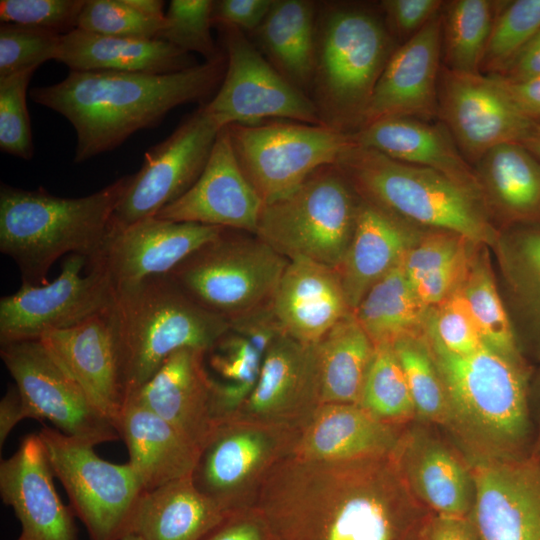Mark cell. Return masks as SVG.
<instances>
[{"label": "cell", "mask_w": 540, "mask_h": 540, "mask_svg": "<svg viewBox=\"0 0 540 540\" xmlns=\"http://www.w3.org/2000/svg\"><path fill=\"white\" fill-rule=\"evenodd\" d=\"M221 129L203 104L170 136L147 150L142 167L131 174L111 226L155 217L181 197L204 170Z\"/></svg>", "instance_id": "cell-14"}, {"label": "cell", "mask_w": 540, "mask_h": 540, "mask_svg": "<svg viewBox=\"0 0 540 540\" xmlns=\"http://www.w3.org/2000/svg\"><path fill=\"white\" fill-rule=\"evenodd\" d=\"M478 163L483 190L503 212L526 221L540 213V160L522 144L497 145Z\"/></svg>", "instance_id": "cell-38"}, {"label": "cell", "mask_w": 540, "mask_h": 540, "mask_svg": "<svg viewBox=\"0 0 540 540\" xmlns=\"http://www.w3.org/2000/svg\"><path fill=\"white\" fill-rule=\"evenodd\" d=\"M39 340L118 428L127 398L110 308L75 326L47 332Z\"/></svg>", "instance_id": "cell-24"}, {"label": "cell", "mask_w": 540, "mask_h": 540, "mask_svg": "<svg viewBox=\"0 0 540 540\" xmlns=\"http://www.w3.org/2000/svg\"><path fill=\"white\" fill-rule=\"evenodd\" d=\"M495 74L513 82L540 77V30Z\"/></svg>", "instance_id": "cell-56"}, {"label": "cell", "mask_w": 540, "mask_h": 540, "mask_svg": "<svg viewBox=\"0 0 540 540\" xmlns=\"http://www.w3.org/2000/svg\"><path fill=\"white\" fill-rule=\"evenodd\" d=\"M289 261L260 239L220 237L169 275L205 309L232 320L270 303Z\"/></svg>", "instance_id": "cell-10"}, {"label": "cell", "mask_w": 540, "mask_h": 540, "mask_svg": "<svg viewBox=\"0 0 540 540\" xmlns=\"http://www.w3.org/2000/svg\"><path fill=\"white\" fill-rule=\"evenodd\" d=\"M475 482L472 518L482 540H540V458L469 464Z\"/></svg>", "instance_id": "cell-20"}, {"label": "cell", "mask_w": 540, "mask_h": 540, "mask_svg": "<svg viewBox=\"0 0 540 540\" xmlns=\"http://www.w3.org/2000/svg\"><path fill=\"white\" fill-rule=\"evenodd\" d=\"M539 30L540 0L506 4L494 21L481 69L500 72Z\"/></svg>", "instance_id": "cell-45"}, {"label": "cell", "mask_w": 540, "mask_h": 540, "mask_svg": "<svg viewBox=\"0 0 540 540\" xmlns=\"http://www.w3.org/2000/svg\"><path fill=\"white\" fill-rule=\"evenodd\" d=\"M202 540H271L267 525L254 507L230 513Z\"/></svg>", "instance_id": "cell-54"}, {"label": "cell", "mask_w": 540, "mask_h": 540, "mask_svg": "<svg viewBox=\"0 0 540 540\" xmlns=\"http://www.w3.org/2000/svg\"><path fill=\"white\" fill-rule=\"evenodd\" d=\"M449 408L446 430L468 464L528 456L534 444L528 384L534 366L486 344L459 355L424 333Z\"/></svg>", "instance_id": "cell-3"}, {"label": "cell", "mask_w": 540, "mask_h": 540, "mask_svg": "<svg viewBox=\"0 0 540 540\" xmlns=\"http://www.w3.org/2000/svg\"><path fill=\"white\" fill-rule=\"evenodd\" d=\"M86 258L71 254L60 274L44 285L22 283L0 300V345L39 340L44 334L80 324L107 311L114 293L99 274L87 271Z\"/></svg>", "instance_id": "cell-16"}, {"label": "cell", "mask_w": 540, "mask_h": 540, "mask_svg": "<svg viewBox=\"0 0 540 540\" xmlns=\"http://www.w3.org/2000/svg\"><path fill=\"white\" fill-rule=\"evenodd\" d=\"M477 245L457 234L431 233L417 241L403 256V266L411 284L475 253Z\"/></svg>", "instance_id": "cell-50"}, {"label": "cell", "mask_w": 540, "mask_h": 540, "mask_svg": "<svg viewBox=\"0 0 540 540\" xmlns=\"http://www.w3.org/2000/svg\"><path fill=\"white\" fill-rule=\"evenodd\" d=\"M540 160V123H535L528 135L520 143Z\"/></svg>", "instance_id": "cell-61"}, {"label": "cell", "mask_w": 540, "mask_h": 540, "mask_svg": "<svg viewBox=\"0 0 540 540\" xmlns=\"http://www.w3.org/2000/svg\"><path fill=\"white\" fill-rule=\"evenodd\" d=\"M425 332L448 351L467 355L485 343L468 303L459 288L428 313Z\"/></svg>", "instance_id": "cell-49"}, {"label": "cell", "mask_w": 540, "mask_h": 540, "mask_svg": "<svg viewBox=\"0 0 540 540\" xmlns=\"http://www.w3.org/2000/svg\"><path fill=\"white\" fill-rule=\"evenodd\" d=\"M320 400L360 404L375 345L348 312L318 342Z\"/></svg>", "instance_id": "cell-37"}, {"label": "cell", "mask_w": 540, "mask_h": 540, "mask_svg": "<svg viewBox=\"0 0 540 540\" xmlns=\"http://www.w3.org/2000/svg\"><path fill=\"white\" fill-rule=\"evenodd\" d=\"M209 364L224 382L213 379L217 423L232 416L252 393L263 356L241 334L229 330L209 351Z\"/></svg>", "instance_id": "cell-40"}, {"label": "cell", "mask_w": 540, "mask_h": 540, "mask_svg": "<svg viewBox=\"0 0 540 540\" xmlns=\"http://www.w3.org/2000/svg\"><path fill=\"white\" fill-rule=\"evenodd\" d=\"M262 207L223 127L196 182L155 217L255 233Z\"/></svg>", "instance_id": "cell-21"}, {"label": "cell", "mask_w": 540, "mask_h": 540, "mask_svg": "<svg viewBox=\"0 0 540 540\" xmlns=\"http://www.w3.org/2000/svg\"><path fill=\"white\" fill-rule=\"evenodd\" d=\"M205 354L192 348L174 352L129 399L167 421L200 452L217 425Z\"/></svg>", "instance_id": "cell-26"}, {"label": "cell", "mask_w": 540, "mask_h": 540, "mask_svg": "<svg viewBox=\"0 0 540 540\" xmlns=\"http://www.w3.org/2000/svg\"><path fill=\"white\" fill-rule=\"evenodd\" d=\"M58 62L70 71L167 74L191 68L194 57L159 39L114 37L75 29L62 36Z\"/></svg>", "instance_id": "cell-33"}, {"label": "cell", "mask_w": 540, "mask_h": 540, "mask_svg": "<svg viewBox=\"0 0 540 540\" xmlns=\"http://www.w3.org/2000/svg\"><path fill=\"white\" fill-rule=\"evenodd\" d=\"M281 331L317 343L350 308L336 269L310 261H289L270 301Z\"/></svg>", "instance_id": "cell-28"}, {"label": "cell", "mask_w": 540, "mask_h": 540, "mask_svg": "<svg viewBox=\"0 0 540 540\" xmlns=\"http://www.w3.org/2000/svg\"><path fill=\"white\" fill-rule=\"evenodd\" d=\"M494 2L456 0L448 5L442 22V44L447 69L479 74L490 38Z\"/></svg>", "instance_id": "cell-41"}, {"label": "cell", "mask_w": 540, "mask_h": 540, "mask_svg": "<svg viewBox=\"0 0 540 540\" xmlns=\"http://www.w3.org/2000/svg\"><path fill=\"white\" fill-rule=\"evenodd\" d=\"M28 412L22 396L14 384L9 386L0 401V448L7 440L14 427L22 420L27 419Z\"/></svg>", "instance_id": "cell-58"}, {"label": "cell", "mask_w": 540, "mask_h": 540, "mask_svg": "<svg viewBox=\"0 0 540 540\" xmlns=\"http://www.w3.org/2000/svg\"><path fill=\"white\" fill-rule=\"evenodd\" d=\"M1 359L25 403L28 417L95 446L121 439L115 423L102 414L40 340L3 344Z\"/></svg>", "instance_id": "cell-13"}, {"label": "cell", "mask_w": 540, "mask_h": 540, "mask_svg": "<svg viewBox=\"0 0 540 540\" xmlns=\"http://www.w3.org/2000/svg\"><path fill=\"white\" fill-rule=\"evenodd\" d=\"M417 239L403 221L360 200L352 239L336 269L351 311Z\"/></svg>", "instance_id": "cell-31"}, {"label": "cell", "mask_w": 540, "mask_h": 540, "mask_svg": "<svg viewBox=\"0 0 540 540\" xmlns=\"http://www.w3.org/2000/svg\"><path fill=\"white\" fill-rule=\"evenodd\" d=\"M498 285L517 346L540 364V223L524 221L499 233L494 245Z\"/></svg>", "instance_id": "cell-27"}, {"label": "cell", "mask_w": 540, "mask_h": 540, "mask_svg": "<svg viewBox=\"0 0 540 540\" xmlns=\"http://www.w3.org/2000/svg\"><path fill=\"white\" fill-rule=\"evenodd\" d=\"M272 3L273 0L213 1L212 24L237 28L251 34L261 25Z\"/></svg>", "instance_id": "cell-53"}, {"label": "cell", "mask_w": 540, "mask_h": 540, "mask_svg": "<svg viewBox=\"0 0 540 540\" xmlns=\"http://www.w3.org/2000/svg\"><path fill=\"white\" fill-rule=\"evenodd\" d=\"M419 540H482L472 516L429 513Z\"/></svg>", "instance_id": "cell-55"}, {"label": "cell", "mask_w": 540, "mask_h": 540, "mask_svg": "<svg viewBox=\"0 0 540 540\" xmlns=\"http://www.w3.org/2000/svg\"><path fill=\"white\" fill-rule=\"evenodd\" d=\"M86 0H1V23L17 24L66 35L77 29Z\"/></svg>", "instance_id": "cell-51"}, {"label": "cell", "mask_w": 540, "mask_h": 540, "mask_svg": "<svg viewBox=\"0 0 540 540\" xmlns=\"http://www.w3.org/2000/svg\"><path fill=\"white\" fill-rule=\"evenodd\" d=\"M459 290L468 303L484 343L505 357L527 362L517 346L486 246L476 252Z\"/></svg>", "instance_id": "cell-39"}, {"label": "cell", "mask_w": 540, "mask_h": 540, "mask_svg": "<svg viewBox=\"0 0 540 540\" xmlns=\"http://www.w3.org/2000/svg\"><path fill=\"white\" fill-rule=\"evenodd\" d=\"M354 192L335 164L323 166L289 194L264 204L255 234L288 261L337 269L355 228L360 200Z\"/></svg>", "instance_id": "cell-8"}, {"label": "cell", "mask_w": 540, "mask_h": 540, "mask_svg": "<svg viewBox=\"0 0 540 540\" xmlns=\"http://www.w3.org/2000/svg\"><path fill=\"white\" fill-rule=\"evenodd\" d=\"M130 180L131 174L78 198L1 183L0 251L16 263L22 283H48L49 269L65 254L94 255Z\"/></svg>", "instance_id": "cell-4"}, {"label": "cell", "mask_w": 540, "mask_h": 540, "mask_svg": "<svg viewBox=\"0 0 540 540\" xmlns=\"http://www.w3.org/2000/svg\"><path fill=\"white\" fill-rule=\"evenodd\" d=\"M110 314L127 402L171 354L207 353L230 330L229 320L195 302L169 274L114 292Z\"/></svg>", "instance_id": "cell-6"}, {"label": "cell", "mask_w": 540, "mask_h": 540, "mask_svg": "<svg viewBox=\"0 0 540 540\" xmlns=\"http://www.w3.org/2000/svg\"><path fill=\"white\" fill-rule=\"evenodd\" d=\"M359 405L393 425L416 418L407 380L393 345L375 346Z\"/></svg>", "instance_id": "cell-43"}, {"label": "cell", "mask_w": 540, "mask_h": 540, "mask_svg": "<svg viewBox=\"0 0 540 540\" xmlns=\"http://www.w3.org/2000/svg\"><path fill=\"white\" fill-rule=\"evenodd\" d=\"M225 70L224 54L167 74L70 71L56 84L33 88L30 97L71 123L74 162L81 163L157 126L177 106L205 100L218 90Z\"/></svg>", "instance_id": "cell-2"}, {"label": "cell", "mask_w": 540, "mask_h": 540, "mask_svg": "<svg viewBox=\"0 0 540 540\" xmlns=\"http://www.w3.org/2000/svg\"><path fill=\"white\" fill-rule=\"evenodd\" d=\"M226 57V70L206 111L223 128L285 119L322 125L311 98L287 81L243 31L216 26Z\"/></svg>", "instance_id": "cell-12"}, {"label": "cell", "mask_w": 540, "mask_h": 540, "mask_svg": "<svg viewBox=\"0 0 540 540\" xmlns=\"http://www.w3.org/2000/svg\"><path fill=\"white\" fill-rule=\"evenodd\" d=\"M320 404L317 343L281 333L263 357L252 393L226 419L302 429Z\"/></svg>", "instance_id": "cell-19"}, {"label": "cell", "mask_w": 540, "mask_h": 540, "mask_svg": "<svg viewBox=\"0 0 540 540\" xmlns=\"http://www.w3.org/2000/svg\"><path fill=\"white\" fill-rule=\"evenodd\" d=\"M118 430L129 452L128 463L145 491L193 476L199 449L140 403H126Z\"/></svg>", "instance_id": "cell-32"}, {"label": "cell", "mask_w": 540, "mask_h": 540, "mask_svg": "<svg viewBox=\"0 0 540 540\" xmlns=\"http://www.w3.org/2000/svg\"><path fill=\"white\" fill-rule=\"evenodd\" d=\"M252 507L271 540H419L430 513L391 455L330 461L291 453L265 476Z\"/></svg>", "instance_id": "cell-1"}, {"label": "cell", "mask_w": 540, "mask_h": 540, "mask_svg": "<svg viewBox=\"0 0 540 540\" xmlns=\"http://www.w3.org/2000/svg\"><path fill=\"white\" fill-rule=\"evenodd\" d=\"M438 113L465 158L479 161L502 143H521L536 121L525 116L493 75L443 69Z\"/></svg>", "instance_id": "cell-18"}, {"label": "cell", "mask_w": 540, "mask_h": 540, "mask_svg": "<svg viewBox=\"0 0 540 540\" xmlns=\"http://www.w3.org/2000/svg\"><path fill=\"white\" fill-rule=\"evenodd\" d=\"M211 0H172L165 24L156 39L168 42L187 53L200 54L205 62L224 56L212 34Z\"/></svg>", "instance_id": "cell-44"}, {"label": "cell", "mask_w": 540, "mask_h": 540, "mask_svg": "<svg viewBox=\"0 0 540 540\" xmlns=\"http://www.w3.org/2000/svg\"><path fill=\"white\" fill-rule=\"evenodd\" d=\"M39 434H28L0 462V495L21 524L16 540H78L71 507L63 504Z\"/></svg>", "instance_id": "cell-22"}, {"label": "cell", "mask_w": 540, "mask_h": 540, "mask_svg": "<svg viewBox=\"0 0 540 540\" xmlns=\"http://www.w3.org/2000/svg\"><path fill=\"white\" fill-rule=\"evenodd\" d=\"M318 2L273 0L261 25L247 34L269 63L310 97L315 62Z\"/></svg>", "instance_id": "cell-34"}, {"label": "cell", "mask_w": 540, "mask_h": 540, "mask_svg": "<svg viewBox=\"0 0 540 540\" xmlns=\"http://www.w3.org/2000/svg\"><path fill=\"white\" fill-rule=\"evenodd\" d=\"M122 540H141L136 534L129 533Z\"/></svg>", "instance_id": "cell-62"}, {"label": "cell", "mask_w": 540, "mask_h": 540, "mask_svg": "<svg viewBox=\"0 0 540 540\" xmlns=\"http://www.w3.org/2000/svg\"><path fill=\"white\" fill-rule=\"evenodd\" d=\"M441 47L442 21L437 14L392 53L374 88L361 127L385 118L425 121L435 116Z\"/></svg>", "instance_id": "cell-23"}, {"label": "cell", "mask_w": 540, "mask_h": 540, "mask_svg": "<svg viewBox=\"0 0 540 540\" xmlns=\"http://www.w3.org/2000/svg\"><path fill=\"white\" fill-rule=\"evenodd\" d=\"M127 2L133 8L150 18L165 19L164 2L161 0H127Z\"/></svg>", "instance_id": "cell-60"}, {"label": "cell", "mask_w": 540, "mask_h": 540, "mask_svg": "<svg viewBox=\"0 0 540 540\" xmlns=\"http://www.w3.org/2000/svg\"><path fill=\"white\" fill-rule=\"evenodd\" d=\"M391 457L411 495L429 512L472 514L475 482L470 465L429 430L413 426L403 431Z\"/></svg>", "instance_id": "cell-25"}, {"label": "cell", "mask_w": 540, "mask_h": 540, "mask_svg": "<svg viewBox=\"0 0 540 540\" xmlns=\"http://www.w3.org/2000/svg\"><path fill=\"white\" fill-rule=\"evenodd\" d=\"M491 75L525 116L533 121L540 119V77L513 82L498 74Z\"/></svg>", "instance_id": "cell-57"}, {"label": "cell", "mask_w": 540, "mask_h": 540, "mask_svg": "<svg viewBox=\"0 0 540 540\" xmlns=\"http://www.w3.org/2000/svg\"><path fill=\"white\" fill-rule=\"evenodd\" d=\"M232 512L190 476L145 491L131 533L141 540H202Z\"/></svg>", "instance_id": "cell-35"}, {"label": "cell", "mask_w": 540, "mask_h": 540, "mask_svg": "<svg viewBox=\"0 0 540 540\" xmlns=\"http://www.w3.org/2000/svg\"><path fill=\"white\" fill-rule=\"evenodd\" d=\"M62 36L40 28L1 23L0 77L37 69L49 60L57 61Z\"/></svg>", "instance_id": "cell-47"}, {"label": "cell", "mask_w": 540, "mask_h": 540, "mask_svg": "<svg viewBox=\"0 0 540 540\" xmlns=\"http://www.w3.org/2000/svg\"><path fill=\"white\" fill-rule=\"evenodd\" d=\"M164 20L150 18L127 0H86L77 28L106 36L156 39Z\"/></svg>", "instance_id": "cell-48"}, {"label": "cell", "mask_w": 540, "mask_h": 540, "mask_svg": "<svg viewBox=\"0 0 540 540\" xmlns=\"http://www.w3.org/2000/svg\"><path fill=\"white\" fill-rule=\"evenodd\" d=\"M38 434L54 476L62 483L89 539L122 540L131 533L145 492L132 466L104 460L94 446L45 424Z\"/></svg>", "instance_id": "cell-9"}, {"label": "cell", "mask_w": 540, "mask_h": 540, "mask_svg": "<svg viewBox=\"0 0 540 540\" xmlns=\"http://www.w3.org/2000/svg\"><path fill=\"white\" fill-rule=\"evenodd\" d=\"M226 128L237 161L263 205L289 194L321 167L335 164L351 143L348 134L290 120Z\"/></svg>", "instance_id": "cell-11"}, {"label": "cell", "mask_w": 540, "mask_h": 540, "mask_svg": "<svg viewBox=\"0 0 540 540\" xmlns=\"http://www.w3.org/2000/svg\"><path fill=\"white\" fill-rule=\"evenodd\" d=\"M442 3L439 0H383L379 7L391 29L401 35H414L438 14Z\"/></svg>", "instance_id": "cell-52"}, {"label": "cell", "mask_w": 540, "mask_h": 540, "mask_svg": "<svg viewBox=\"0 0 540 540\" xmlns=\"http://www.w3.org/2000/svg\"><path fill=\"white\" fill-rule=\"evenodd\" d=\"M402 432L358 404H320L300 430L292 454L344 461L389 456Z\"/></svg>", "instance_id": "cell-29"}, {"label": "cell", "mask_w": 540, "mask_h": 540, "mask_svg": "<svg viewBox=\"0 0 540 540\" xmlns=\"http://www.w3.org/2000/svg\"><path fill=\"white\" fill-rule=\"evenodd\" d=\"M393 348L407 380L415 416L446 429L449 420L447 395L425 335L402 338L393 344Z\"/></svg>", "instance_id": "cell-42"}, {"label": "cell", "mask_w": 540, "mask_h": 540, "mask_svg": "<svg viewBox=\"0 0 540 540\" xmlns=\"http://www.w3.org/2000/svg\"><path fill=\"white\" fill-rule=\"evenodd\" d=\"M429 310L409 281L402 258L352 312L376 346L423 335Z\"/></svg>", "instance_id": "cell-36"}, {"label": "cell", "mask_w": 540, "mask_h": 540, "mask_svg": "<svg viewBox=\"0 0 540 540\" xmlns=\"http://www.w3.org/2000/svg\"><path fill=\"white\" fill-rule=\"evenodd\" d=\"M391 55L389 31L374 13L318 2L310 98L321 124L348 135L357 131Z\"/></svg>", "instance_id": "cell-7"}, {"label": "cell", "mask_w": 540, "mask_h": 540, "mask_svg": "<svg viewBox=\"0 0 540 540\" xmlns=\"http://www.w3.org/2000/svg\"><path fill=\"white\" fill-rule=\"evenodd\" d=\"M223 228L149 217L111 226L87 271L101 275L113 293L148 277L169 274L187 257L217 240Z\"/></svg>", "instance_id": "cell-17"}, {"label": "cell", "mask_w": 540, "mask_h": 540, "mask_svg": "<svg viewBox=\"0 0 540 540\" xmlns=\"http://www.w3.org/2000/svg\"><path fill=\"white\" fill-rule=\"evenodd\" d=\"M528 401L534 429L532 453L540 458V364L533 367L528 384Z\"/></svg>", "instance_id": "cell-59"}, {"label": "cell", "mask_w": 540, "mask_h": 540, "mask_svg": "<svg viewBox=\"0 0 540 540\" xmlns=\"http://www.w3.org/2000/svg\"><path fill=\"white\" fill-rule=\"evenodd\" d=\"M294 430L237 419L218 422L200 452L192 476L196 487L230 511L248 508L244 492L293 452L300 434Z\"/></svg>", "instance_id": "cell-15"}, {"label": "cell", "mask_w": 540, "mask_h": 540, "mask_svg": "<svg viewBox=\"0 0 540 540\" xmlns=\"http://www.w3.org/2000/svg\"><path fill=\"white\" fill-rule=\"evenodd\" d=\"M335 165L361 200L389 215L494 247L499 233L484 195L429 168L351 143Z\"/></svg>", "instance_id": "cell-5"}, {"label": "cell", "mask_w": 540, "mask_h": 540, "mask_svg": "<svg viewBox=\"0 0 540 540\" xmlns=\"http://www.w3.org/2000/svg\"><path fill=\"white\" fill-rule=\"evenodd\" d=\"M359 146L389 158L435 170L482 194L483 187L446 127L424 120L392 117L374 121L349 134Z\"/></svg>", "instance_id": "cell-30"}, {"label": "cell", "mask_w": 540, "mask_h": 540, "mask_svg": "<svg viewBox=\"0 0 540 540\" xmlns=\"http://www.w3.org/2000/svg\"><path fill=\"white\" fill-rule=\"evenodd\" d=\"M35 70L0 77V149L25 160L34 150L26 97Z\"/></svg>", "instance_id": "cell-46"}]
</instances>
